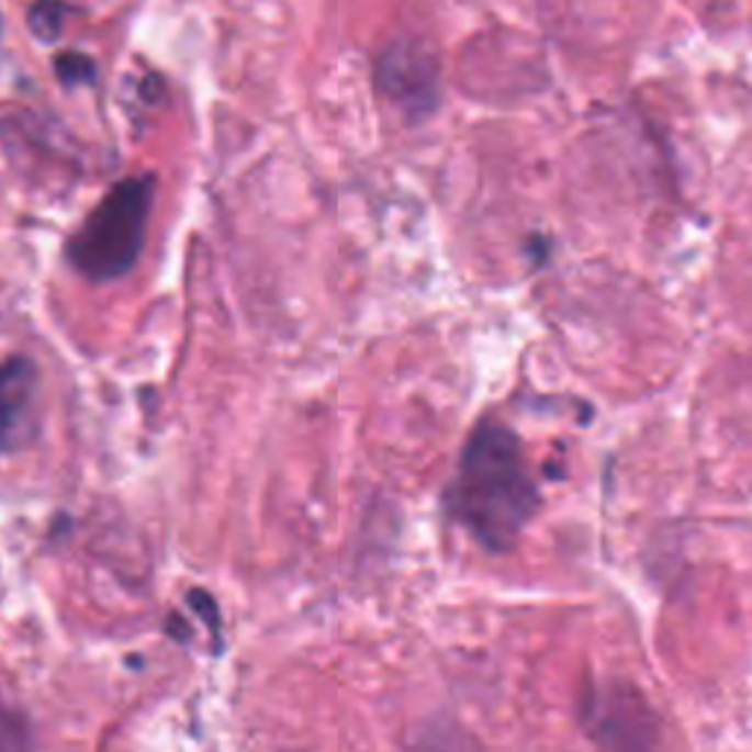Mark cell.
Returning a JSON list of instances; mask_svg holds the SVG:
<instances>
[{"instance_id": "obj_7", "label": "cell", "mask_w": 752, "mask_h": 752, "mask_svg": "<svg viewBox=\"0 0 752 752\" xmlns=\"http://www.w3.org/2000/svg\"><path fill=\"white\" fill-rule=\"evenodd\" d=\"M54 74L63 89L77 91L82 86L98 82V63L82 50H63V54L54 56Z\"/></svg>"}, {"instance_id": "obj_4", "label": "cell", "mask_w": 752, "mask_h": 752, "mask_svg": "<svg viewBox=\"0 0 752 752\" xmlns=\"http://www.w3.org/2000/svg\"><path fill=\"white\" fill-rule=\"evenodd\" d=\"M36 394L38 371L33 359L21 353L7 356L0 371V403H3V450L10 456L33 438Z\"/></svg>"}, {"instance_id": "obj_1", "label": "cell", "mask_w": 752, "mask_h": 752, "mask_svg": "<svg viewBox=\"0 0 752 752\" xmlns=\"http://www.w3.org/2000/svg\"><path fill=\"white\" fill-rule=\"evenodd\" d=\"M445 506L489 553L515 550L541 508V489L515 429L497 417L473 426L447 482Z\"/></svg>"}, {"instance_id": "obj_2", "label": "cell", "mask_w": 752, "mask_h": 752, "mask_svg": "<svg viewBox=\"0 0 752 752\" xmlns=\"http://www.w3.org/2000/svg\"><path fill=\"white\" fill-rule=\"evenodd\" d=\"M154 200V173H133L115 182L68 238V265L82 280L100 285L124 280L145 250Z\"/></svg>"}, {"instance_id": "obj_5", "label": "cell", "mask_w": 752, "mask_h": 752, "mask_svg": "<svg viewBox=\"0 0 752 752\" xmlns=\"http://www.w3.org/2000/svg\"><path fill=\"white\" fill-rule=\"evenodd\" d=\"M412 752H485L468 729L453 720H433L420 729Z\"/></svg>"}, {"instance_id": "obj_6", "label": "cell", "mask_w": 752, "mask_h": 752, "mask_svg": "<svg viewBox=\"0 0 752 752\" xmlns=\"http://www.w3.org/2000/svg\"><path fill=\"white\" fill-rule=\"evenodd\" d=\"M68 15H71V7L65 0H33L27 7V27L38 42L54 45L63 38Z\"/></svg>"}, {"instance_id": "obj_3", "label": "cell", "mask_w": 752, "mask_h": 752, "mask_svg": "<svg viewBox=\"0 0 752 752\" xmlns=\"http://www.w3.org/2000/svg\"><path fill=\"white\" fill-rule=\"evenodd\" d=\"M373 89L406 124H420L441 106L438 54L424 38H391L373 63Z\"/></svg>"}]
</instances>
